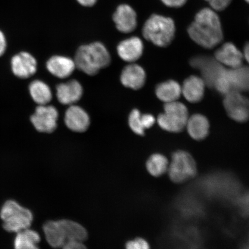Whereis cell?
Returning a JSON list of instances; mask_svg holds the SVG:
<instances>
[{
  "label": "cell",
  "instance_id": "6da1fadb",
  "mask_svg": "<svg viewBox=\"0 0 249 249\" xmlns=\"http://www.w3.org/2000/svg\"><path fill=\"white\" fill-rule=\"evenodd\" d=\"M188 31L191 39L205 49L214 48L223 39L219 16L210 8H204L198 12Z\"/></svg>",
  "mask_w": 249,
  "mask_h": 249
},
{
  "label": "cell",
  "instance_id": "7a4b0ae2",
  "mask_svg": "<svg viewBox=\"0 0 249 249\" xmlns=\"http://www.w3.org/2000/svg\"><path fill=\"white\" fill-rule=\"evenodd\" d=\"M76 67L89 76H94L99 71L108 66L111 57L106 47L96 42L80 46L74 58Z\"/></svg>",
  "mask_w": 249,
  "mask_h": 249
},
{
  "label": "cell",
  "instance_id": "3957f363",
  "mask_svg": "<svg viewBox=\"0 0 249 249\" xmlns=\"http://www.w3.org/2000/svg\"><path fill=\"white\" fill-rule=\"evenodd\" d=\"M175 33L176 26L172 18L157 14L151 15L142 28L144 38L159 47L169 46Z\"/></svg>",
  "mask_w": 249,
  "mask_h": 249
},
{
  "label": "cell",
  "instance_id": "277c9868",
  "mask_svg": "<svg viewBox=\"0 0 249 249\" xmlns=\"http://www.w3.org/2000/svg\"><path fill=\"white\" fill-rule=\"evenodd\" d=\"M0 216L6 231L17 233L29 229L33 220V214L30 210L12 200L5 202Z\"/></svg>",
  "mask_w": 249,
  "mask_h": 249
},
{
  "label": "cell",
  "instance_id": "5b68a950",
  "mask_svg": "<svg viewBox=\"0 0 249 249\" xmlns=\"http://www.w3.org/2000/svg\"><path fill=\"white\" fill-rule=\"evenodd\" d=\"M188 116V108L182 103H166L164 106V113L159 115L158 123L166 131L178 133L184 129Z\"/></svg>",
  "mask_w": 249,
  "mask_h": 249
},
{
  "label": "cell",
  "instance_id": "8992f818",
  "mask_svg": "<svg viewBox=\"0 0 249 249\" xmlns=\"http://www.w3.org/2000/svg\"><path fill=\"white\" fill-rule=\"evenodd\" d=\"M197 167L194 159L184 151H178L172 155L169 175L172 181L182 183L196 176Z\"/></svg>",
  "mask_w": 249,
  "mask_h": 249
},
{
  "label": "cell",
  "instance_id": "52a82bcc",
  "mask_svg": "<svg viewBox=\"0 0 249 249\" xmlns=\"http://www.w3.org/2000/svg\"><path fill=\"white\" fill-rule=\"evenodd\" d=\"M190 64L201 71L202 80L210 88H214L217 80L226 70L216 59L207 56L193 57L190 60Z\"/></svg>",
  "mask_w": 249,
  "mask_h": 249
},
{
  "label": "cell",
  "instance_id": "ba28073f",
  "mask_svg": "<svg viewBox=\"0 0 249 249\" xmlns=\"http://www.w3.org/2000/svg\"><path fill=\"white\" fill-rule=\"evenodd\" d=\"M224 107L233 120L245 123L249 120V100L240 92L232 91L225 95Z\"/></svg>",
  "mask_w": 249,
  "mask_h": 249
},
{
  "label": "cell",
  "instance_id": "9c48e42d",
  "mask_svg": "<svg viewBox=\"0 0 249 249\" xmlns=\"http://www.w3.org/2000/svg\"><path fill=\"white\" fill-rule=\"evenodd\" d=\"M58 118V111L53 106L39 105L31 116L30 121L37 131L51 133L57 128Z\"/></svg>",
  "mask_w": 249,
  "mask_h": 249
},
{
  "label": "cell",
  "instance_id": "30bf717a",
  "mask_svg": "<svg viewBox=\"0 0 249 249\" xmlns=\"http://www.w3.org/2000/svg\"><path fill=\"white\" fill-rule=\"evenodd\" d=\"M12 73L19 79H26L36 74L37 61L32 54L21 52L13 56L11 61Z\"/></svg>",
  "mask_w": 249,
  "mask_h": 249
},
{
  "label": "cell",
  "instance_id": "8fae6325",
  "mask_svg": "<svg viewBox=\"0 0 249 249\" xmlns=\"http://www.w3.org/2000/svg\"><path fill=\"white\" fill-rule=\"evenodd\" d=\"M113 19L118 31L123 33H130L136 29L137 14L130 5L118 6L114 12Z\"/></svg>",
  "mask_w": 249,
  "mask_h": 249
},
{
  "label": "cell",
  "instance_id": "7c38bea8",
  "mask_svg": "<svg viewBox=\"0 0 249 249\" xmlns=\"http://www.w3.org/2000/svg\"><path fill=\"white\" fill-rule=\"evenodd\" d=\"M65 123L73 132L82 133L88 129L90 124L89 114L78 106L71 105L65 114Z\"/></svg>",
  "mask_w": 249,
  "mask_h": 249
},
{
  "label": "cell",
  "instance_id": "4fadbf2b",
  "mask_svg": "<svg viewBox=\"0 0 249 249\" xmlns=\"http://www.w3.org/2000/svg\"><path fill=\"white\" fill-rule=\"evenodd\" d=\"M117 50L118 55L123 60L133 63L142 57L144 45L141 39L133 36L121 41Z\"/></svg>",
  "mask_w": 249,
  "mask_h": 249
},
{
  "label": "cell",
  "instance_id": "5bb4252c",
  "mask_svg": "<svg viewBox=\"0 0 249 249\" xmlns=\"http://www.w3.org/2000/svg\"><path fill=\"white\" fill-rule=\"evenodd\" d=\"M56 89L58 100L62 105H73L82 97L83 87L76 80L60 84Z\"/></svg>",
  "mask_w": 249,
  "mask_h": 249
},
{
  "label": "cell",
  "instance_id": "9a60e30c",
  "mask_svg": "<svg viewBox=\"0 0 249 249\" xmlns=\"http://www.w3.org/2000/svg\"><path fill=\"white\" fill-rule=\"evenodd\" d=\"M214 57L220 64L226 65L231 69H236L242 67L243 54L232 43H226L217 49L214 54Z\"/></svg>",
  "mask_w": 249,
  "mask_h": 249
},
{
  "label": "cell",
  "instance_id": "2e32d148",
  "mask_svg": "<svg viewBox=\"0 0 249 249\" xmlns=\"http://www.w3.org/2000/svg\"><path fill=\"white\" fill-rule=\"evenodd\" d=\"M145 80V71L138 64L127 65L121 73V82L127 88L138 90L144 86Z\"/></svg>",
  "mask_w": 249,
  "mask_h": 249
},
{
  "label": "cell",
  "instance_id": "e0dca14e",
  "mask_svg": "<svg viewBox=\"0 0 249 249\" xmlns=\"http://www.w3.org/2000/svg\"><path fill=\"white\" fill-rule=\"evenodd\" d=\"M47 69L49 72L60 79L70 77L75 70L74 61L64 56H53L46 63Z\"/></svg>",
  "mask_w": 249,
  "mask_h": 249
},
{
  "label": "cell",
  "instance_id": "ac0fdd59",
  "mask_svg": "<svg viewBox=\"0 0 249 249\" xmlns=\"http://www.w3.org/2000/svg\"><path fill=\"white\" fill-rule=\"evenodd\" d=\"M205 86V83L202 78L191 76L183 82L182 93L187 101L197 103L204 97Z\"/></svg>",
  "mask_w": 249,
  "mask_h": 249
},
{
  "label": "cell",
  "instance_id": "d6986e66",
  "mask_svg": "<svg viewBox=\"0 0 249 249\" xmlns=\"http://www.w3.org/2000/svg\"><path fill=\"white\" fill-rule=\"evenodd\" d=\"M186 126L191 138L198 141L206 138L209 133V121L204 115H193L189 118Z\"/></svg>",
  "mask_w": 249,
  "mask_h": 249
},
{
  "label": "cell",
  "instance_id": "ffe728a7",
  "mask_svg": "<svg viewBox=\"0 0 249 249\" xmlns=\"http://www.w3.org/2000/svg\"><path fill=\"white\" fill-rule=\"evenodd\" d=\"M47 242L53 248H62L67 241L60 220L49 221L43 227Z\"/></svg>",
  "mask_w": 249,
  "mask_h": 249
},
{
  "label": "cell",
  "instance_id": "44dd1931",
  "mask_svg": "<svg viewBox=\"0 0 249 249\" xmlns=\"http://www.w3.org/2000/svg\"><path fill=\"white\" fill-rule=\"evenodd\" d=\"M155 93L160 101L166 104L176 101L181 94L182 89L178 82L170 80L159 84Z\"/></svg>",
  "mask_w": 249,
  "mask_h": 249
},
{
  "label": "cell",
  "instance_id": "7402d4cb",
  "mask_svg": "<svg viewBox=\"0 0 249 249\" xmlns=\"http://www.w3.org/2000/svg\"><path fill=\"white\" fill-rule=\"evenodd\" d=\"M31 98L37 105H47L51 102L53 95L51 88L41 80H36L29 87Z\"/></svg>",
  "mask_w": 249,
  "mask_h": 249
},
{
  "label": "cell",
  "instance_id": "603a6c76",
  "mask_svg": "<svg viewBox=\"0 0 249 249\" xmlns=\"http://www.w3.org/2000/svg\"><path fill=\"white\" fill-rule=\"evenodd\" d=\"M39 233L29 229L17 233L15 240V249H39Z\"/></svg>",
  "mask_w": 249,
  "mask_h": 249
},
{
  "label": "cell",
  "instance_id": "cb8c5ba5",
  "mask_svg": "<svg viewBox=\"0 0 249 249\" xmlns=\"http://www.w3.org/2000/svg\"><path fill=\"white\" fill-rule=\"evenodd\" d=\"M64 230L67 241H85L88 236L87 230L83 226L74 221L63 219L60 220Z\"/></svg>",
  "mask_w": 249,
  "mask_h": 249
},
{
  "label": "cell",
  "instance_id": "d4e9b609",
  "mask_svg": "<svg viewBox=\"0 0 249 249\" xmlns=\"http://www.w3.org/2000/svg\"><path fill=\"white\" fill-rule=\"evenodd\" d=\"M167 159L163 155L155 154L148 159L146 167L149 174L154 177H160L166 172L168 169Z\"/></svg>",
  "mask_w": 249,
  "mask_h": 249
},
{
  "label": "cell",
  "instance_id": "484cf974",
  "mask_svg": "<svg viewBox=\"0 0 249 249\" xmlns=\"http://www.w3.org/2000/svg\"><path fill=\"white\" fill-rule=\"evenodd\" d=\"M129 125L136 135H144L145 127L143 124L142 114L138 109H134L129 117Z\"/></svg>",
  "mask_w": 249,
  "mask_h": 249
},
{
  "label": "cell",
  "instance_id": "4316f807",
  "mask_svg": "<svg viewBox=\"0 0 249 249\" xmlns=\"http://www.w3.org/2000/svg\"><path fill=\"white\" fill-rule=\"evenodd\" d=\"M126 249H150V247L145 239L138 238L127 242Z\"/></svg>",
  "mask_w": 249,
  "mask_h": 249
},
{
  "label": "cell",
  "instance_id": "83f0119b",
  "mask_svg": "<svg viewBox=\"0 0 249 249\" xmlns=\"http://www.w3.org/2000/svg\"><path fill=\"white\" fill-rule=\"evenodd\" d=\"M215 11H223L230 5L231 0H205Z\"/></svg>",
  "mask_w": 249,
  "mask_h": 249
},
{
  "label": "cell",
  "instance_id": "f1b7e54d",
  "mask_svg": "<svg viewBox=\"0 0 249 249\" xmlns=\"http://www.w3.org/2000/svg\"><path fill=\"white\" fill-rule=\"evenodd\" d=\"M62 249H87L83 242L68 240L62 246Z\"/></svg>",
  "mask_w": 249,
  "mask_h": 249
},
{
  "label": "cell",
  "instance_id": "f546056e",
  "mask_svg": "<svg viewBox=\"0 0 249 249\" xmlns=\"http://www.w3.org/2000/svg\"><path fill=\"white\" fill-rule=\"evenodd\" d=\"M143 124L145 129L150 128L155 123V118L150 114H142Z\"/></svg>",
  "mask_w": 249,
  "mask_h": 249
},
{
  "label": "cell",
  "instance_id": "4dcf8cb0",
  "mask_svg": "<svg viewBox=\"0 0 249 249\" xmlns=\"http://www.w3.org/2000/svg\"><path fill=\"white\" fill-rule=\"evenodd\" d=\"M164 5L171 8H179L185 4L187 0H161Z\"/></svg>",
  "mask_w": 249,
  "mask_h": 249
},
{
  "label": "cell",
  "instance_id": "1f68e13d",
  "mask_svg": "<svg viewBox=\"0 0 249 249\" xmlns=\"http://www.w3.org/2000/svg\"><path fill=\"white\" fill-rule=\"evenodd\" d=\"M7 40H6L5 36L0 30V57L4 55L7 49Z\"/></svg>",
  "mask_w": 249,
  "mask_h": 249
},
{
  "label": "cell",
  "instance_id": "d6a6232c",
  "mask_svg": "<svg viewBox=\"0 0 249 249\" xmlns=\"http://www.w3.org/2000/svg\"><path fill=\"white\" fill-rule=\"evenodd\" d=\"M77 1L84 7H90L94 5L97 0H77Z\"/></svg>",
  "mask_w": 249,
  "mask_h": 249
},
{
  "label": "cell",
  "instance_id": "836d02e7",
  "mask_svg": "<svg viewBox=\"0 0 249 249\" xmlns=\"http://www.w3.org/2000/svg\"><path fill=\"white\" fill-rule=\"evenodd\" d=\"M245 60L247 61L249 64V42L245 45L244 50V55Z\"/></svg>",
  "mask_w": 249,
  "mask_h": 249
},
{
  "label": "cell",
  "instance_id": "e575fe53",
  "mask_svg": "<svg viewBox=\"0 0 249 249\" xmlns=\"http://www.w3.org/2000/svg\"><path fill=\"white\" fill-rule=\"evenodd\" d=\"M246 1H247L249 4V0H245Z\"/></svg>",
  "mask_w": 249,
  "mask_h": 249
}]
</instances>
